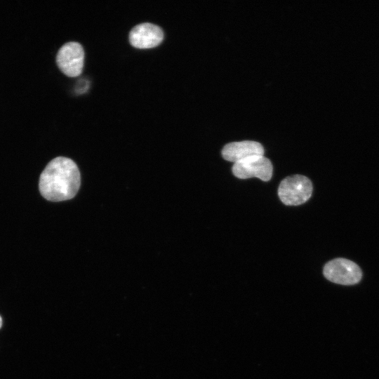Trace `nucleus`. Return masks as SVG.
Segmentation results:
<instances>
[{"instance_id": "nucleus-6", "label": "nucleus", "mask_w": 379, "mask_h": 379, "mask_svg": "<svg viewBox=\"0 0 379 379\" xmlns=\"http://www.w3.org/2000/svg\"><path fill=\"white\" fill-rule=\"evenodd\" d=\"M164 39L162 29L151 22H142L133 27L129 33L131 44L140 48H152L159 45Z\"/></svg>"}, {"instance_id": "nucleus-1", "label": "nucleus", "mask_w": 379, "mask_h": 379, "mask_svg": "<svg viewBox=\"0 0 379 379\" xmlns=\"http://www.w3.org/2000/svg\"><path fill=\"white\" fill-rule=\"evenodd\" d=\"M80 185V172L76 163L69 158L58 157L41 173L39 189L46 200L62 201L72 199Z\"/></svg>"}, {"instance_id": "nucleus-2", "label": "nucleus", "mask_w": 379, "mask_h": 379, "mask_svg": "<svg viewBox=\"0 0 379 379\" xmlns=\"http://www.w3.org/2000/svg\"><path fill=\"white\" fill-rule=\"evenodd\" d=\"M310 180L302 175H294L284 178L278 188V195L283 204L298 206L306 202L312 193Z\"/></svg>"}, {"instance_id": "nucleus-5", "label": "nucleus", "mask_w": 379, "mask_h": 379, "mask_svg": "<svg viewBox=\"0 0 379 379\" xmlns=\"http://www.w3.org/2000/svg\"><path fill=\"white\" fill-rule=\"evenodd\" d=\"M56 62L60 70L69 77L81 74L84 63V51L81 44L69 41L63 44L56 55Z\"/></svg>"}, {"instance_id": "nucleus-3", "label": "nucleus", "mask_w": 379, "mask_h": 379, "mask_svg": "<svg viewBox=\"0 0 379 379\" xmlns=\"http://www.w3.org/2000/svg\"><path fill=\"white\" fill-rule=\"evenodd\" d=\"M323 274L328 281L345 286L356 284L362 277L360 267L345 258H335L328 262L324 267Z\"/></svg>"}, {"instance_id": "nucleus-7", "label": "nucleus", "mask_w": 379, "mask_h": 379, "mask_svg": "<svg viewBox=\"0 0 379 379\" xmlns=\"http://www.w3.org/2000/svg\"><path fill=\"white\" fill-rule=\"evenodd\" d=\"M264 148L256 141L244 140L232 142L224 146L222 156L224 159L231 162H238L253 156H262Z\"/></svg>"}, {"instance_id": "nucleus-4", "label": "nucleus", "mask_w": 379, "mask_h": 379, "mask_svg": "<svg viewBox=\"0 0 379 379\" xmlns=\"http://www.w3.org/2000/svg\"><path fill=\"white\" fill-rule=\"evenodd\" d=\"M232 171L240 179L258 178L262 181H269L272 175L273 167L269 159L262 156H253L236 162Z\"/></svg>"}, {"instance_id": "nucleus-8", "label": "nucleus", "mask_w": 379, "mask_h": 379, "mask_svg": "<svg viewBox=\"0 0 379 379\" xmlns=\"http://www.w3.org/2000/svg\"><path fill=\"white\" fill-rule=\"evenodd\" d=\"M1 325H2V319H1V317L0 316V328L1 327Z\"/></svg>"}]
</instances>
